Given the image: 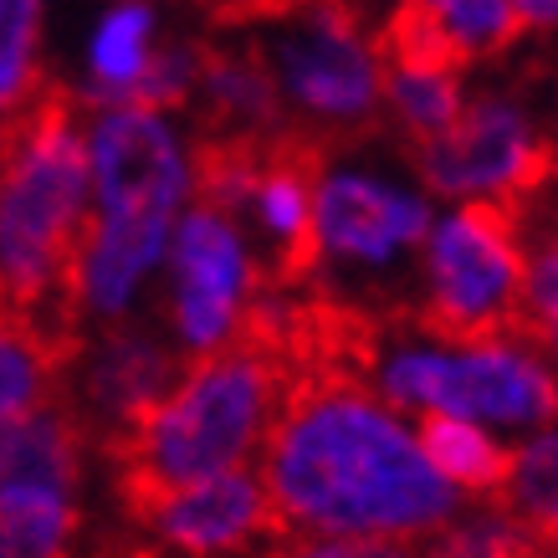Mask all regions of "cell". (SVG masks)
<instances>
[{
	"mask_svg": "<svg viewBox=\"0 0 558 558\" xmlns=\"http://www.w3.org/2000/svg\"><path fill=\"white\" fill-rule=\"evenodd\" d=\"M262 487L288 527L343 538H421L446 527L457 492L359 379L292 374L267 421Z\"/></svg>",
	"mask_w": 558,
	"mask_h": 558,
	"instance_id": "obj_1",
	"label": "cell"
},
{
	"mask_svg": "<svg viewBox=\"0 0 558 558\" xmlns=\"http://www.w3.org/2000/svg\"><path fill=\"white\" fill-rule=\"evenodd\" d=\"M87 226L72 256L68 307L83 323H119L165 271L174 220L201 195L205 138L185 113L149 102L87 108Z\"/></svg>",
	"mask_w": 558,
	"mask_h": 558,
	"instance_id": "obj_2",
	"label": "cell"
},
{
	"mask_svg": "<svg viewBox=\"0 0 558 558\" xmlns=\"http://www.w3.org/2000/svg\"><path fill=\"white\" fill-rule=\"evenodd\" d=\"M282 385V359L241 328L190 359L180 379L165 389V400L108 440L123 512L149 523V512L170 502L174 492L241 466L267 436Z\"/></svg>",
	"mask_w": 558,
	"mask_h": 558,
	"instance_id": "obj_3",
	"label": "cell"
},
{
	"mask_svg": "<svg viewBox=\"0 0 558 558\" xmlns=\"http://www.w3.org/2000/svg\"><path fill=\"white\" fill-rule=\"evenodd\" d=\"M87 226L83 119L68 98H41L0 123V313H16L62 349H83L68 307L72 256Z\"/></svg>",
	"mask_w": 558,
	"mask_h": 558,
	"instance_id": "obj_4",
	"label": "cell"
},
{
	"mask_svg": "<svg viewBox=\"0 0 558 558\" xmlns=\"http://www.w3.org/2000/svg\"><path fill=\"white\" fill-rule=\"evenodd\" d=\"M298 134L349 144L379 123L385 21L359 0H282L252 41Z\"/></svg>",
	"mask_w": 558,
	"mask_h": 558,
	"instance_id": "obj_5",
	"label": "cell"
},
{
	"mask_svg": "<svg viewBox=\"0 0 558 558\" xmlns=\"http://www.w3.org/2000/svg\"><path fill=\"white\" fill-rule=\"evenodd\" d=\"M421 307L415 328L440 349L476 343H523V271L527 231L508 205L461 201L430 216L421 252Z\"/></svg>",
	"mask_w": 558,
	"mask_h": 558,
	"instance_id": "obj_6",
	"label": "cell"
},
{
	"mask_svg": "<svg viewBox=\"0 0 558 558\" xmlns=\"http://www.w3.org/2000/svg\"><path fill=\"white\" fill-rule=\"evenodd\" d=\"M410 174L430 201L518 205L554 174V138L518 87H472L446 134L410 149Z\"/></svg>",
	"mask_w": 558,
	"mask_h": 558,
	"instance_id": "obj_7",
	"label": "cell"
},
{
	"mask_svg": "<svg viewBox=\"0 0 558 558\" xmlns=\"http://www.w3.org/2000/svg\"><path fill=\"white\" fill-rule=\"evenodd\" d=\"M436 201L415 174H395L359 149L313 159V277L328 267L389 271L421 252Z\"/></svg>",
	"mask_w": 558,
	"mask_h": 558,
	"instance_id": "obj_8",
	"label": "cell"
},
{
	"mask_svg": "<svg viewBox=\"0 0 558 558\" xmlns=\"http://www.w3.org/2000/svg\"><path fill=\"white\" fill-rule=\"evenodd\" d=\"M389 405H425L466 421L543 425L558 421V374L527 343H476V349H400L385 359Z\"/></svg>",
	"mask_w": 558,
	"mask_h": 558,
	"instance_id": "obj_9",
	"label": "cell"
},
{
	"mask_svg": "<svg viewBox=\"0 0 558 558\" xmlns=\"http://www.w3.org/2000/svg\"><path fill=\"white\" fill-rule=\"evenodd\" d=\"M165 277H170V323L190 354L231 339L252 298L267 288L252 236L231 210L210 201H190L185 216L174 220Z\"/></svg>",
	"mask_w": 558,
	"mask_h": 558,
	"instance_id": "obj_10",
	"label": "cell"
},
{
	"mask_svg": "<svg viewBox=\"0 0 558 558\" xmlns=\"http://www.w3.org/2000/svg\"><path fill=\"white\" fill-rule=\"evenodd\" d=\"M149 527L190 558H226L262 533H282L288 523L277 518L267 487L246 466H231V472L195 482V487L174 492L170 502H159L149 512Z\"/></svg>",
	"mask_w": 558,
	"mask_h": 558,
	"instance_id": "obj_11",
	"label": "cell"
},
{
	"mask_svg": "<svg viewBox=\"0 0 558 558\" xmlns=\"http://www.w3.org/2000/svg\"><path fill=\"white\" fill-rule=\"evenodd\" d=\"M170 36L165 0H98L77 36V77L72 98L87 108L138 102L154 57Z\"/></svg>",
	"mask_w": 558,
	"mask_h": 558,
	"instance_id": "obj_12",
	"label": "cell"
},
{
	"mask_svg": "<svg viewBox=\"0 0 558 558\" xmlns=\"http://www.w3.org/2000/svg\"><path fill=\"white\" fill-rule=\"evenodd\" d=\"M385 51V83H379V119L405 138L410 149L425 138L446 134L457 113L472 98V68L451 62L446 51L405 41V36H389Z\"/></svg>",
	"mask_w": 558,
	"mask_h": 558,
	"instance_id": "obj_13",
	"label": "cell"
},
{
	"mask_svg": "<svg viewBox=\"0 0 558 558\" xmlns=\"http://www.w3.org/2000/svg\"><path fill=\"white\" fill-rule=\"evenodd\" d=\"M190 108H201V119L220 144H271L288 134L282 98L256 47H205Z\"/></svg>",
	"mask_w": 558,
	"mask_h": 558,
	"instance_id": "obj_14",
	"label": "cell"
},
{
	"mask_svg": "<svg viewBox=\"0 0 558 558\" xmlns=\"http://www.w3.org/2000/svg\"><path fill=\"white\" fill-rule=\"evenodd\" d=\"M83 379H87L83 385L87 410L98 415L108 440H113L119 430H129L144 410H154L165 400V389L180 379V369H174V359L154 339L129 333V328H113V333H102L98 349L87 354Z\"/></svg>",
	"mask_w": 558,
	"mask_h": 558,
	"instance_id": "obj_15",
	"label": "cell"
},
{
	"mask_svg": "<svg viewBox=\"0 0 558 558\" xmlns=\"http://www.w3.org/2000/svg\"><path fill=\"white\" fill-rule=\"evenodd\" d=\"M385 32L446 51L461 68H487L523 41L508 0H389Z\"/></svg>",
	"mask_w": 558,
	"mask_h": 558,
	"instance_id": "obj_16",
	"label": "cell"
},
{
	"mask_svg": "<svg viewBox=\"0 0 558 558\" xmlns=\"http://www.w3.org/2000/svg\"><path fill=\"white\" fill-rule=\"evenodd\" d=\"M83 440V415L62 405H36L16 421H0V487H51L77 497Z\"/></svg>",
	"mask_w": 558,
	"mask_h": 558,
	"instance_id": "obj_17",
	"label": "cell"
},
{
	"mask_svg": "<svg viewBox=\"0 0 558 558\" xmlns=\"http://www.w3.org/2000/svg\"><path fill=\"white\" fill-rule=\"evenodd\" d=\"M57 0H0V123L47 98V32Z\"/></svg>",
	"mask_w": 558,
	"mask_h": 558,
	"instance_id": "obj_18",
	"label": "cell"
},
{
	"mask_svg": "<svg viewBox=\"0 0 558 558\" xmlns=\"http://www.w3.org/2000/svg\"><path fill=\"white\" fill-rule=\"evenodd\" d=\"M0 558H77V497L0 487Z\"/></svg>",
	"mask_w": 558,
	"mask_h": 558,
	"instance_id": "obj_19",
	"label": "cell"
},
{
	"mask_svg": "<svg viewBox=\"0 0 558 558\" xmlns=\"http://www.w3.org/2000/svg\"><path fill=\"white\" fill-rule=\"evenodd\" d=\"M72 359H77L72 349L47 339L26 318L0 313V421H16L26 410L47 405Z\"/></svg>",
	"mask_w": 558,
	"mask_h": 558,
	"instance_id": "obj_20",
	"label": "cell"
},
{
	"mask_svg": "<svg viewBox=\"0 0 558 558\" xmlns=\"http://www.w3.org/2000/svg\"><path fill=\"white\" fill-rule=\"evenodd\" d=\"M415 446L436 466L440 482L466 487V492H487V497H497L502 476H508V457H512L487 430H476L466 415H446V410H425Z\"/></svg>",
	"mask_w": 558,
	"mask_h": 558,
	"instance_id": "obj_21",
	"label": "cell"
},
{
	"mask_svg": "<svg viewBox=\"0 0 558 558\" xmlns=\"http://www.w3.org/2000/svg\"><path fill=\"white\" fill-rule=\"evenodd\" d=\"M497 508L523 533H533L548 554H558V430L527 440L523 451L508 457V476L497 487Z\"/></svg>",
	"mask_w": 558,
	"mask_h": 558,
	"instance_id": "obj_22",
	"label": "cell"
},
{
	"mask_svg": "<svg viewBox=\"0 0 558 558\" xmlns=\"http://www.w3.org/2000/svg\"><path fill=\"white\" fill-rule=\"evenodd\" d=\"M518 339L538 359H558V236L527 241Z\"/></svg>",
	"mask_w": 558,
	"mask_h": 558,
	"instance_id": "obj_23",
	"label": "cell"
},
{
	"mask_svg": "<svg viewBox=\"0 0 558 558\" xmlns=\"http://www.w3.org/2000/svg\"><path fill=\"white\" fill-rule=\"evenodd\" d=\"M415 558H554L543 548L533 533L512 523V518H476V523H461V527H446L425 554Z\"/></svg>",
	"mask_w": 558,
	"mask_h": 558,
	"instance_id": "obj_24",
	"label": "cell"
},
{
	"mask_svg": "<svg viewBox=\"0 0 558 558\" xmlns=\"http://www.w3.org/2000/svg\"><path fill=\"white\" fill-rule=\"evenodd\" d=\"M201 62H205V41L170 32L165 47H159V57H154L149 77H144V87H138V102L185 113L190 98H195V83H201Z\"/></svg>",
	"mask_w": 558,
	"mask_h": 558,
	"instance_id": "obj_25",
	"label": "cell"
},
{
	"mask_svg": "<svg viewBox=\"0 0 558 558\" xmlns=\"http://www.w3.org/2000/svg\"><path fill=\"white\" fill-rule=\"evenodd\" d=\"M282 558H415L400 538H328V543H288Z\"/></svg>",
	"mask_w": 558,
	"mask_h": 558,
	"instance_id": "obj_26",
	"label": "cell"
},
{
	"mask_svg": "<svg viewBox=\"0 0 558 558\" xmlns=\"http://www.w3.org/2000/svg\"><path fill=\"white\" fill-rule=\"evenodd\" d=\"M508 11L518 21V36L558 41V0H508Z\"/></svg>",
	"mask_w": 558,
	"mask_h": 558,
	"instance_id": "obj_27",
	"label": "cell"
},
{
	"mask_svg": "<svg viewBox=\"0 0 558 558\" xmlns=\"http://www.w3.org/2000/svg\"><path fill=\"white\" fill-rule=\"evenodd\" d=\"M554 119H558V87H554Z\"/></svg>",
	"mask_w": 558,
	"mask_h": 558,
	"instance_id": "obj_28",
	"label": "cell"
},
{
	"mask_svg": "<svg viewBox=\"0 0 558 558\" xmlns=\"http://www.w3.org/2000/svg\"><path fill=\"white\" fill-rule=\"evenodd\" d=\"M554 558H558V554H554Z\"/></svg>",
	"mask_w": 558,
	"mask_h": 558,
	"instance_id": "obj_29",
	"label": "cell"
}]
</instances>
